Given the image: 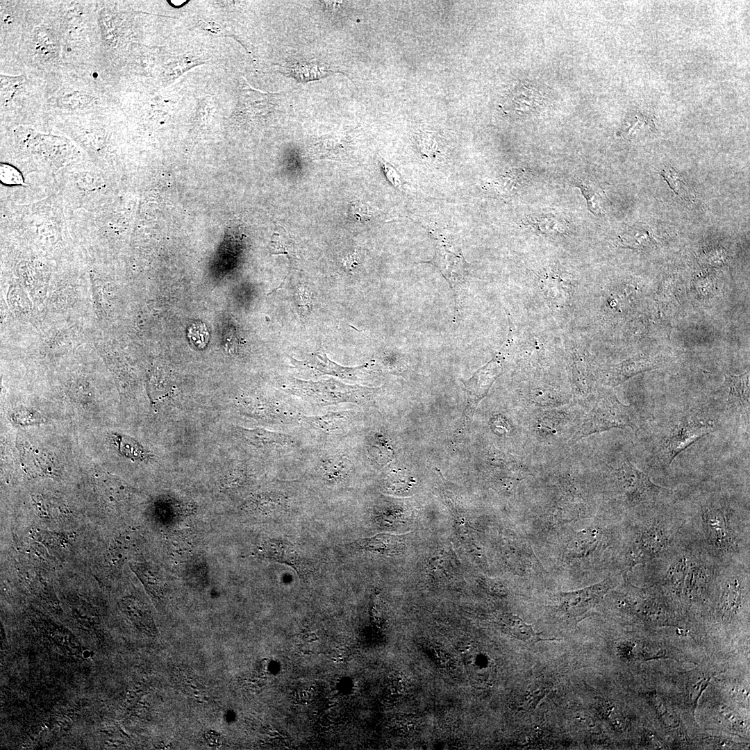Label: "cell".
<instances>
[{"mask_svg": "<svg viewBox=\"0 0 750 750\" xmlns=\"http://www.w3.org/2000/svg\"><path fill=\"white\" fill-rule=\"evenodd\" d=\"M112 440L119 451L126 457L131 458L144 457L145 452L143 447L133 439L119 434H113Z\"/></svg>", "mask_w": 750, "mask_h": 750, "instance_id": "cell-28", "label": "cell"}, {"mask_svg": "<svg viewBox=\"0 0 750 750\" xmlns=\"http://www.w3.org/2000/svg\"><path fill=\"white\" fill-rule=\"evenodd\" d=\"M715 428L712 420L698 414H687L681 417L663 438L661 445V458L670 465L683 451L703 436L711 433Z\"/></svg>", "mask_w": 750, "mask_h": 750, "instance_id": "cell-6", "label": "cell"}, {"mask_svg": "<svg viewBox=\"0 0 750 750\" xmlns=\"http://www.w3.org/2000/svg\"><path fill=\"white\" fill-rule=\"evenodd\" d=\"M531 225L544 233H561L566 227L562 219L553 216H540L533 218Z\"/></svg>", "mask_w": 750, "mask_h": 750, "instance_id": "cell-30", "label": "cell"}, {"mask_svg": "<svg viewBox=\"0 0 750 750\" xmlns=\"http://www.w3.org/2000/svg\"><path fill=\"white\" fill-rule=\"evenodd\" d=\"M297 299L300 307L308 308L311 301L310 295L304 290H298Z\"/></svg>", "mask_w": 750, "mask_h": 750, "instance_id": "cell-36", "label": "cell"}, {"mask_svg": "<svg viewBox=\"0 0 750 750\" xmlns=\"http://www.w3.org/2000/svg\"><path fill=\"white\" fill-rule=\"evenodd\" d=\"M626 427L638 428L631 407L623 404L615 395L607 394L597 401L587 415L574 438L578 440L611 428Z\"/></svg>", "mask_w": 750, "mask_h": 750, "instance_id": "cell-4", "label": "cell"}, {"mask_svg": "<svg viewBox=\"0 0 750 750\" xmlns=\"http://www.w3.org/2000/svg\"><path fill=\"white\" fill-rule=\"evenodd\" d=\"M504 622L508 631L512 636L523 642L535 644L541 640H551L542 638L540 634L537 633L533 630L531 625L526 623L518 616H506L504 618Z\"/></svg>", "mask_w": 750, "mask_h": 750, "instance_id": "cell-18", "label": "cell"}, {"mask_svg": "<svg viewBox=\"0 0 750 750\" xmlns=\"http://www.w3.org/2000/svg\"><path fill=\"white\" fill-rule=\"evenodd\" d=\"M589 210L594 215L602 214L605 210L606 197L601 188L590 181L579 183Z\"/></svg>", "mask_w": 750, "mask_h": 750, "instance_id": "cell-20", "label": "cell"}, {"mask_svg": "<svg viewBox=\"0 0 750 750\" xmlns=\"http://www.w3.org/2000/svg\"><path fill=\"white\" fill-rule=\"evenodd\" d=\"M379 162L385 177L396 188L401 190L403 186V180L399 172L388 162L380 158Z\"/></svg>", "mask_w": 750, "mask_h": 750, "instance_id": "cell-32", "label": "cell"}, {"mask_svg": "<svg viewBox=\"0 0 750 750\" xmlns=\"http://www.w3.org/2000/svg\"><path fill=\"white\" fill-rule=\"evenodd\" d=\"M367 449L370 459L381 465L388 462L394 453L389 440L377 433L369 439Z\"/></svg>", "mask_w": 750, "mask_h": 750, "instance_id": "cell-19", "label": "cell"}, {"mask_svg": "<svg viewBox=\"0 0 750 750\" xmlns=\"http://www.w3.org/2000/svg\"><path fill=\"white\" fill-rule=\"evenodd\" d=\"M125 610L132 620L142 629L151 631L154 624L149 610L137 601L126 600L124 602Z\"/></svg>", "mask_w": 750, "mask_h": 750, "instance_id": "cell-24", "label": "cell"}, {"mask_svg": "<svg viewBox=\"0 0 750 750\" xmlns=\"http://www.w3.org/2000/svg\"><path fill=\"white\" fill-rule=\"evenodd\" d=\"M188 337L193 344L203 347L208 342L209 334L203 324L197 322L189 328Z\"/></svg>", "mask_w": 750, "mask_h": 750, "instance_id": "cell-31", "label": "cell"}, {"mask_svg": "<svg viewBox=\"0 0 750 750\" xmlns=\"http://www.w3.org/2000/svg\"><path fill=\"white\" fill-rule=\"evenodd\" d=\"M726 387L728 390L729 403L749 417V375H730L726 377Z\"/></svg>", "mask_w": 750, "mask_h": 750, "instance_id": "cell-14", "label": "cell"}, {"mask_svg": "<svg viewBox=\"0 0 750 750\" xmlns=\"http://www.w3.org/2000/svg\"><path fill=\"white\" fill-rule=\"evenodd\" d=\"M138 574L140 576V578L146 585L148 586V589L152 591L153 593L159 594L161 591V583L158 577L153 574H151L149 572L138 570Z\"/></svg>", "mask_w": 750, "mask_h": 750, "instance_id": "cell-34", "label": "cell"}, {"mask_svg": "<svg viewBox=\"0 0 750 750\" xmlns=\"http://www.w3.org/2000/svg\"><path fill=\"white\" fill-rule=\"evenodd\" d=\"M405 540V535L382 533L356 540L349 545L354 549L392 556L403 551Z\"/></svg>", "mask_w": 750, "mask_h": 750, "instance_id": "cell-13", "label": "cell"}, {"mask_svg": "<svg viewBox=\"0 0 750 750\" xmlns=\"http://www.w3.org/2000/svg\"><path fill=\"white\" fill-rule=\"evenodd\" d=\"M272 254H285L290 256L294 253V245L289 233L281 225H276L270 244Z\"/></svg>", "mask_w": 750, "mask_h": 750, "instance_id": "cell-26", "label": "cell"}, {"mask_svg": "<svg viewBox=\"0 0 750 750\" xmlns=\"http://www.w3.org/2000/svg\"><path fill=\"white\" fill-rule=\"evenodd\" d=\"M125 533L116 538L108 549V560L112 563L121 562L136 546V535Z\"/></svg>", "mask_w": 750, "mask_h": 750, "instance_id": "cell-23", "label": "cell"}, {"mask_svg": "<svg viewBox=\"0 0 750 750\" xmlns=\"http://www.w3.org/2000/svg\"><path fill=\"white\" fill-rule=\"evenodd\" d=\"M657 366L654 360L647 358H637L622 365L617 374V381H624L633 375L651 369Z\"/></svg>", "mask_w": 750, "mask_h": 750, "instance_id": "cell-27", "label": "cell"}, {"mask_svg": "<svg viewBox=\"0 0 750 750\" xmlns=\"http://www.w3.org/2000/svg\"><path fill=\"white\" fill-rule=\"evenodd\" d=\"M662 504L638 510L628 522L619 557L624 578L662 556L680 538L685 517L660 509Z\"/></svg>", "mask_w": 750, "mask_h": 750, "instance_id": "cell-2", "label": "cell"}, {"mask_svg": "<svg viewBox=\"0 0 750 750\" xmlns=\"http://www.w3.org/2000/svg\"><path fill=\"white\" fill-rule=\"evenodd\" d=\"M352 414L349 411H331L318 416H301V423L317 436L334 438L343 435L349 425Z\"/></svg>", "mask_w": 750, "mask_h": 750, "instance_id": "cell-9", "label": "cell"}, {"mask_svg": "<svg viewBox=\"0 0 750 750\" xmlns=\"http://www.w3.org/2000/svg\"><path fill=\"white\" fill-rule=\"evenodd\" d=\"M22 461L25 469L35 476H51L54 473V463L50 456L37 448L24 449Z\"/></svg>", "mask_w": 750, "mask_h": 750, "instance_id": "cell-16", "label": "cell"}, {"mask_svg": "<svg viewBox=\"0 0 750 750\" xmlns=\"http://www.w3.org/2000/svg\"><path fill=\"white\" fill-rule=\"evenodd\" d=\"M287 503L286 497L280 493L259 494L248 503L247 508L252 510L269 512L282 509Z\"/></svg>", "mask_w": 750, "mask_h": 750, "instance_id": "cell-21", "label": "cell"}, {"mask_svg": "<svg viewBox=\"0 0 750 750\" xmlns=\"http://www.w3.org/2000/svg\"><path fill=\"white\" fill-rule=\"evenodd\" d=\"M358 261L359 256L356 252H354L343 258L342 263L346 269L351 270L358 264Z\"/></svg>", "mask_w": 750, "mask_h": 750, "instance_id": "cell-35", "label": "cell"}, {"mask_svg": "<svg viewBox=\"0 0 750 750\" xmlns=\"http://www.w3.org/2000/svg\"><path fill=\"white\" fill-rule=\"evenodd\" d=\"M617 577L607 576L602 581L572 592H562L556 595L557 611L569 620L579 621L597 606L607 593L617 587Z\"/></svg>", "mask_w": 750, "mask_h": 750, "instance_id": "cell-7", "label": "cell"}, {"mask_svg": "<svg viewBox=\"0 0 750 750\" xmlns=\"http://www.w3.org/2000/svg\"><path fill=\"white\" fill-rule=\"evenodd\" d=\"M99 494L109 503H119L128 497V488L115 477L103 473L96 478Z\"/></svg>", "mask_w": 750, "mask_h": 750, "instance_id": "cell-17", "label": "cell"}, {"mask_svg": "<svg viewBox=\"0 0 750 750\" xmlns=\"http://www.w3.org/2000/svg\"><path fill=\"white\" fill-rule=\"evenodd\" d=\"M259 556L286 564L294 569L301 575L308 570L307 564L299 556L294 547L288 541L268 539L262 542L257 547Z\"/></svg>", "mask_w": 750, "mask_h": 750, "instance_id": "cell-10", "label": "cell"}, {"mask_svg": "<svg viewBox=\"0 0 750 750\" xmlns=\"http://www.w3.org/2000/svg\"><path fill=\"white\" fill-rule=\"evenodd\" d=\"M34 507L42 517L51 519L66 513L65 505L59 499L45 495L32 496Z\"/></svg>", "mask_w": 750, "mask_h": 750, "instance_id": "cell-22", "label": "cell"}, {"mask_svg": "<svg viewBox=\"0 0 750 750\" xmlns=\"http://www.w3.org/2000/svg\"><path fill=\"white\" fill-rule=\"evenodd\" d=\"M616 485L626 509H643L665 503L673 491L656 485L644 472L626 460L615 474Z\"/></svg>", "mask_w": 750, "mask_h": 750, "instance_id": "cell-3", "label": "cell"}, {"mask_svg": "<svg viewBox=\"0 0 750 750\" xmlns=\"http://www.w3.org/2000/svg\"><path fill=\"white\" fill-rule=\"evenodd\" d=\"M383 211L373 206L362 201H354L350 203L349 208V216L356 222L367 224L378 219L383 215Z\"/></svg>", "mask_w": 750, "mask_h": 750, "instance_id": "cell-25", "label": "cell"}, {"mask_svg": "<svg viewBox=\"0 0 750 750\" xmlns=\"http://www.w3.org/2000/svg\"><path fill=\"white\" fill-rule=\"evenodd\" d=\"M499 362L493 360L463 381L467 395L466 416H472L479 402L485 397L501 370Z\"/></svg>", "mask_w": 750, "mask_h": 750, "instance_id": "cell-8", "label": "cell"}, {"mask_svg": "<svg viewBox=\"0 0 750 750\" xmlns=\"http://www.w3.org/2000/svg\"><path fill=\"white\" fill-rule=\"evenodd\" d=\"M240 433L249 444L265 449L288 451L297 445L296 439L288 434L269 431L261 428L247 429L242 428Z\"/></svg>", "mask_w": 750, "mask_h": 750, "instance_id": "cell-11", "label": "cell"}, {"mask_svg": "<svg viewBox=\"0 0 750 750\" xmlns=\"http://www.w3.org/2000/svg\"><path fill=\"white\" fill-rule=\"evenodd\" d=\"M660 174L676 194L684 199H689L685 181L676 169L670 165L666 166Z\"/></svg>", "mask_w": 750, "mask_h": 750, "instance_id": "cell-29", "label": "cell"}, {"mask_svg": "<svg viewBox=\"0 0 750 750\" xmlns=\"http://www.w3.org/2000/svg\"><path fill=\"white\" fill-rule=\"evenodd\" d=\"M525 178L523 172L512 169L500 176L490 180L485 188L494 195L508 197L519 192L524 186Z\"/></svg>", "mask_w": 750, "mask_h": 750, "instance_id": "cell-15", "label": "cell"}, {"mask_svg": "<svg viewBox=\"0 0 750 750\" xmlns=\"http://www.w3.org/2000/svg\"><path fill=\"white\" fill-rule=\"evenodd\" d=\"M685 534L722 565H749V517L728 505L706 502L692 519L685 517Z\"/></svg>", "mask_w": 750, "mask_h": 750, "instance_id": "cell-1", "label": "cell"}, {"mask_svg": "<svg viewBox=\"0 0 750 750\" xmlns=\"http://www.w3.org/2000/svg\"><path fill=\"white\" fill-rule=\"evenodd\" d=\"M352 464L343 453L337 451L324 452L316 461V469L326 481L339 483L347 480L351 471Z\"/></svg>", "mask_w": 750, "mask_h": 750, "instance_id": "cell-12", "label": "cell"}, {"mask_svg": "<svg viewBox=\"0 0 750 750\" xmlns=\"http://www.w3.org/2000/svg\"><path fill=\"white\" fill-rule=\"evenodd\" d=\"M435 251L430 261L436 266L449 283L454 297L456 308L458 299L468 276V264L465 260L461 247L452 236L444 231H431Z\"/></svg>", "mask_w": 750, "mask_h": 750, "instance_id": "cell-5", "label": "cell"}, {"mask_svg": "<svg viewBox=\"0 0 750 750\" xmlns=\"http://www.w3.org/2000/svg\"><path fill=\"white\" fill-rule=\"evenodd\" d=\"M1 180L8 184H19L22 182L20 173L14 167L7 165H1Z\"/></svg>", "mask_w": 750, "mask_h": 750, "instance_id": "cell-33", "label": "cell"}]
</instances>
